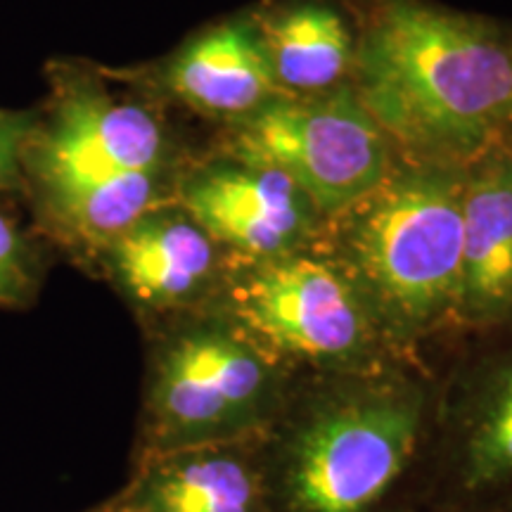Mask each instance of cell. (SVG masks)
I'll return each mask as SVG.
<instances>
[{"instance_id":"cell-18","label":"cell","mask_w":512,"mask_h":512,"mask_svg":"<svg viewBox=\"0 0 512 512\" xmlns=\"http://www.w3.org/2000/svg\"><path fill=\"white\" fill-rule=\"evenodd\" d=\"M110 512H138V510H133V508H126V505L117 503V505H114V508H112Z\"/></svg>"},{"instance_id":"cell-7","label":"cell","mask_w":512,"mask_h":512,"mask_svg":"<svg viewBox=\"0 0 512 512\" xmlns=\"http://www.w3.org/2000/svg\"><path fill=\"white\" fill-rule=\"evenodd\" d=\"M164 128L145 107L91 83L55 86L53 110L31 128L24 171L38 190L100 181L131 171H164Z\"/></svg>"},{"instance_id":"cell-10","label":"cell","mask_w":512,"mask_h":512,"mask_svg":"<svg viewBox=\"0 0 512 512\" xmlns=\"http://www.w3.org/2000/svg\"><path fill=\"white\" fill-rule=\"evenodd\" d=\"M114 280L155 311H174L204 297L219 268V242L188 211L159 207L105 247Z\"/></svg>"},{"instance_id":"cell-19","label":"cell","mask_w":512,"mask_h":512,"mask_svg":"<svg viewBox=\"0 0 512 512\" xmlns=\"http://www.w3.org/2000/svg\"><path fill=\"white\" fill-rule=\"evenodd\" d=\"M505 143H508L512 147V126L508 128V133H505Z\"/></svg>"},{"instance_id":"cell-6","label":"cell","mask_w":512,"mask_h":512,"mask_svg":"<svg viewBox=\"0 0 512 512\" xmlns=\"http://www.w3.org/2000/svg\"><path fill=\"white\" fill-rule=\"evenodd\" d=\"M235 157L285 174L328 216L368 197L389 166L382 128L349 88L268 102L242 124Z\"/></svg>"},{"instance_id":"cell-17","label":"cell","mask_w":512,"mask_h":512,"mask_svg":"<svg viewBox=\"0 0 512 512\" xmlns=\"http://www.w3.org/2000/svg\"><path fill=\"white\" fill-rule=\"evenodd\" d=\"M31 128V114L0 107V192L15 188L24 174V147Z\"/></svg>"},{"instance_id":"cell-5","label":"cell","mask_w":512,"mask_h":512,"mask_svg":"<svg viewBox=\"0 0 512 512\" xmlns=\"http://www.w3.org/2000/svg\"><path fill=\"white\" fill-rule=\"evenodd\" d=\"M235 320L271 354L332 375L377 368L387 339L351 275L302 254L256 261L235 290Z\"/></svg>"},{"instance_id":"cell-16","label":"cell","mask_w":512,"mask_h":512,"mask_svg":"<svg viewBox=\"0 0 512 512\" xmlns=\"http://www.w3.org/2000/svg\"><path fill=\"white\" fill-rule=\"evenodd\" d=\"M34 290L31 256L22 235L0 211V304H19Z\"/></svg>"},{"instance_id":"cell-4","label":"cell","mask_w":512,"mask_h":512,"mask_svg":"<svg viewBox=\"0 0 512 512\" xmlns=\"http://www.w3.org/2000/svg\"><path fill=\"white\" fill-rule=\"evenodd\" d=\"M278 361L238 320L202 318L157 344L145 396V456L249 441L283 408Z\"/></svg>"},{"instance_id":"cell-11","label":"cell","mask_w":512,"mask_h":512,"mask_svg":"<svg viewBox=\"0 0 512 512\" xmlns=\"http://www.w3.org/2000/svg\"><path fill=\"white\" fill-rule=\"evenodd\" d=\"M119 503L138 512H268V489L247 441H233L145 456Z\"/></svg>"},{"instance_id":"cell-2","label":"cell","mask_w":512,"mask_h":512,"mask_svg":"<svg viewBox=\"0 0 512 512\" xmlns=\"http://www.w3.org/2000/svg\"><path fill=\"white\" fill-rule=\"evenodd\" d=\"M463 183L453 166L411 171L354 204L344 254L389 342H413L460 318Z\"/></svg>"},{"instance_id":"cell-3","label":"cell","mask_w":512,"mask_h":512,"mask_svg":"<svg viewBox=\"0 0 512 512\" xmlns=\"http://www.w3.org/2000/svg\"><path fill=\"white\" fill-rule=\"evenodd\" d=\"M339 377L306 403L280 446L285 512H373L415 456L425 387L382 366Z\"/></svg>"},{"instance_id":"cell-15","label":"cell","mask_w":512,"mask_h":512,"mask_svg":"<svg viewBox=\"0 0 512 512\" xmlns=\"http://www.w3.org/2000/svg\"><path fill=\"white\" fill-rule=\"evenodd\" d=\"M164 171H131L100 181L41 190L50 221L76 242L105 249L145 214L164 204Z\"/></svg>"},{"instance_id":"cell-13","label":"cell","mask_w":512,"mask_h":512,"mask_svg":"<svg viewBox=\"0 0 512 512\" xmlns=\"http://www.w3.org/2000/svg\"><path fill=\"white\" fill-rule=\"evenodd\" d=\"M456 475L472 496L512 484V349L467 384L456 418Z\"/></svg>"},{"instance_id":"cell-14","label":"cell","mask_w":512,"mask_h":512,"mask_svg":"<svg viewBox=\"0 0 512 512\" xmlns=\"http://www.w3.org/2000/svg\"><path fill=\"white\" fill-rule=\"evenodd\" d=\"M278 88L299 93L328 91L354 60L347 24L325 5H299L261 31Z\"/></svg>"},{"instance_id":"cell-12","label":"cell","mask_w":512,"mask_h":512,"mask_svg":"<svg viewBox=\"0 0 512 512\" xmlns=\"http://www.w3.org/2000/svg\"><path fill=\"white\" fill-rule=\"evenodd\" d=\"M171 95L207 114H254L278 91L259 31L228 22L192 38L164 72Z\"/></svg>"},{"instance_id":"cell-1","label":"cell","mask_w":512,"mask_h":512,"mask_svg":"<svg viewBox=\"0 0 512 512\" xmlns=\"http://www.w3.org/2000/svg\"><path fill=\"white\" fill-rule=\"evenodd\" d=\"M356 67L377 126L425 155L470 164L512 126V36L484 19L387 3Z\"/></svg>"},{"instance_id":"cell-8","label":"cell","mask_w":512,"mask_h":512,"mask_svg":"<svg viewBox=\"0 0 512 512\" xmlns=\"http://www.w3.org/2000/svg\"><path fill=\"white\" fill-rule=\"evenodd\" d=\"M181 207L219 245L256 261L297 254L318 209L280 171L259 164L216 166L181 188Z\"/></svg>"},{"instance_id":"cell-9","label":"cell","mask_w":512,"mask_h":512,"mask_svg":"<svg viewBox=\"0 0 512 512\" xmlns=\"http://www.w3.org/2000/svg\"><path fill=\"white\" fill-rule=\"evenodd\" d=\"M510 318L512 147L503 138L465 169L460 320L491 328Z\"/></svg>"}]
</instances>
